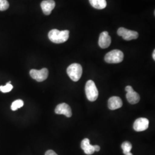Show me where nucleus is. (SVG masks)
Instances as JSON below:
<instances>
[{"label": "nucleus", "mask_w": 155, "mask_h": 155, "mask_svg": "<svg viewBox=\"0 0 155 155\" xmlns=\"http://www.w3.org/2000/svg\"><path fill=\"white\" fill-rule=\"evenodd\" d=\"M48 38L51 41L56 44L64 43L69 38V31L68 30L59 31L56 29H52L48 33Z\"/></svg>", "instance_id": "1"}, {"label": "nucleus", "mask_w": 155, "mask_h": 155, "mask_svg": "<svg viewBox=\"0 0 155 155\" xmlns=\"http://www.w3.org/2000/svg\"><path fill=\"white\" fill-rule=\"evenodd\" d=\"M82 67L81 64L78 63H73L68 67L67 73L70 79L74 82H77L82 75Z\"/></svg>", "instance_id": "2"}, {"label": "nucleus", "mask_w": 155, "mask_h": 155, "mask_svg": "<svg viewBox=\"0 0 155 155\" xmlns=\"http://www.w3.org/2000/svg\"><path fill=\"white\" fill-rule=\"evenodd\" d=\"M85 93L87 98L91 102L96 101L98 97V91L94 82L89 80L85 86Z\"/></svg>", "instance_id": "3"}, {"label": "nucleus", "mask_w": 155, "mask_h": 155, "mask_svg": "<svg viewBox=\"0 0 155 155\" xmlns=\"http://www.w3.org/2000/svg\"><path fill=\"white\" fill-rule=\"evenodd\" d=\"M124 59V54L121 51L114 50L107 53L105 56L106 62L110 64L119 63Z\"/></svg>", "instance_id": "4"}, {"label": "nucleus", "mask_w": 155, "mask_h": 155, "mask_svg": "<svg viewBox=\"0 0 155 155\" xmlns=\"http://www.w3.org/2000/svg\"><path fill=\"white\" fill-rule=\"evenodd\" d=\"M29 74L32 79L38 82H43L48 76V70L46 68H43L40 70L32 69L30 71Z\"/></svg>", "instance_id": "5"}, {"label": "nucleus", "mask_w": 155, "mask_h": 155, "mask_svg": "<svg viewBox=\"0 0 155 155\" xmlns=\"http://www.w3.org/2000/svg\"><path fill=\"white\" fill-rule=\"evenodd\" d=\"M117 34L118 36H122L123 39L127 41L137 39L139 37V33L136 31L129 30L123 27H121L118 29Z\"/></svg>", "instance_id": "6"}, {"label": "nucleus", "mask_w": 155, "mask_h": 155, "mask_svg": "<svg viewBox=\"0 0 155 155\" xmlns=\"http://www.w3.org/2000/svg\"><path fill=\"white\" fill-rule=\"evenodd\" d=\"M125 90L127 92L126 97L127 101L131 104H136L140 100L139 94L134 91L133 88L130 86H127L125 87Z\"/></svg>", "instance_id": "7"}, {"label": "nucleus", "mask_w": 155, "mask_h": 155, "mask_svg": "<svg viewBox=\"0 0 155 155\" xmlns=\"http://www.w3.org/2000/svg\"><path fill=\"white\" fill-rule=\"evenodd\" d=\"M149 120L146 118H139L133 124V129L137 132H142L149 127Z\"/></svg>", "instance_id": "8"}, {"label": "nucleus", "mask_w": 155, "mask_h": 155, "mask_svg": "<svg viewBox=\"0 0 155 155\" xmlns=\"http://www.w3.org/2000/svg\"><path fill=\"white\" fill-rule=\"evenodd\" d=\"M55 112L57 114H63L67 117H71L72 111L70 106L66 103H62L56 107Z\"/></svg>", "instance_id": "9"}, {"label": "nucleus", "mask_w": 155, "mask_h": 155, "mask_svg": "<svg viewBox=\"0 0 155 155\" xmlns=\"http://www.w3.org/2000/svg\"><path fill=\"white\" fill-rule=\"evenodd\" d=\"M41 8L45 15H50L55 7V2L54 0H45L41 3Z\"/></svg>", "instance_id": "10"}, {"label": "nucleus", "mask_w": 155, "mask_h": 155, "mask_svg": "<svg viewBox=\"0 0 155 155\" xmlns=\"http://www.w3.org/2000/svg\"><path fill=\"white\" fill-rule=\"evenodd\" d=\"M111 38L107 31L103 32L100 34L98 41V45L102 48H106L110 46L111 44Z\"/></svg>", "instance_id": "11"}, {"label": "nucleus", "mask_w": 155, "mask_h": 155, "mask_svg": "<svg viewBox=\"0 0 155 155\" xmlns=\"http://www.w3.org/2000/svg\"><path fill=\"white\" fill-rule=\"evenodd\" d=\"M122 106V100L118 97H112L108 100V107L111 110L118 109Z\"/></svg>", "instance_id": "12"}, {"label": "nucleus", "mask_w": 155, "mask_h": 155, "mask_svg": "<svg viewBox=\"0 0 155 155\" xmlns=\"http://www.w3.org/2000/svg\"><path fill=\"white\" fill-rule=\"evenodd\" d=\"M89 2L91 5L97 9H103L107 5L106 0H89Z\"/></svg>", "instance_id": "13"}, {"label": "nucleus", "mask_w": 155, "mask_h": 155, "mask_svg": "<svg viewBox=\"0 0 155 155\" xmlns=\"http://www.w3.org/2000/svg\"><path fill=\"white\" fill-rule=\"evenodd\" d=\"M121 148L123 150L124 154L125 155L127 153L130 152V150L132 148V145L128 141H125L121 145Z\"/></svg>", "instance_id": "14"}, {"label": "nucleus", "mask_w": 155, "mask_h": 155, "mask_svg": "<svg viewBox=\"0 0 155 155\" xmlns=\"http://www.w3.org/2000/svg\"><path fill=\"white\" fill-rule=\"evenodd\" d=\"M24 105V102L22 100H18L14 101L11 105V109L13 111L17 110L19 108H21Z\"/></svg>", "instance_id": "15"}, {"label": "nucleus", "mask_w": 155, "mask_h": 155, "mask_svg": "<svg viewBox=\"0 0 155 155\" xmlns=\"http://www.w3.org/2000/svg\"><path fill=\"white\" fill-rule=\"evenodd\" d=\"M13 89V86L11 84V82L6 83L5 86H1L0 91L2 93H8L11 91Z\"/></svg>", "instance_id": "16"}, {"label": "nucleus", "mask_w": 155, "mask_h": 155, "mask_svg": "<svg viewBox=\"0 0 155 155\" xmlns=\"http://www.w3.org/2000/svg\"><path fill=\"white\" fill-rule=\"evenodd\" d=\"M9 4L7 0H0V11H4L8 9Z\"/></svg>", "instance_id": "17"}, {"label": "nucleus", "mask_w": 155, "mask_h": 155, "mask_svg": "<svg viewBox=\"0 0 155 155\" xmlns=\"http://www.w3.org/2000/svg\"><path fill=\"white\" fill-rule=\"evenodd\" d=\"M84 153L86 154V155H92L95 152L94 150V146L90 144L89 146H87L84 150H83Z\"/></svg>", "instance_id": "18"}, {"label": "nucleus", "mask_w": 155, "mask_h": 155, "mask_svg": "<svg viewBox=\"0 0 155 155\" xmlns=\"http://www.w3.org/2000/svg\"><path fill=\"white\" fill-rule=\"evenodd\" d=\"M90 140L88 139H83V140L81 142V148L84 150L87 146L90 145Z\"/></svg>", "instance_id": "19"}, {"label": "nucleus", "mask_w": 155, "mask_h": 155, "mask_svg": "<svg viewBox=\"0 0 155 155\" xmlns=\"http://www.w3.org/2000/svg\"><path fill=\"white\" fill-rule=\"evenodd\" d=\"M45 155H58L56 154V153H55L54 150H47L46 152H45Z\"/></svg>", "instance_id": "20"}, {"label": "nucleus", "mask_w": 155, "mask_h": 155, "mask_svg": "<svg viewBox=\"0 0 155 155\" xmlns=\"http://www.w3.org/2000/svg\"><path fill=\"white\" fill-rule=\"evenodd\" d=\"M94 146V150L97 151V152H99L100 150V147L99 145H95Z\"/></svg>", "instance_id": "21"}, {"label": "nucleus", "mask_w": 155, "mask_h": 155, "mask_svg": "<svg viewBox=\"0 0 155 155\" xmlns=\"http://www.w3.org/2000/svg\"><path fill=\"white\" fill-rule=\"evenodd\" d=\"M152 57H153V60H155V50H154V51H153V52Z\"/></svg>", "instance_id": "22"}, {"label": "nucleus", "mask_w": 155, "mask_h": 155, "mask_svg": "<svg viewBox=\"0 0 155 155\" xmlns=\"http://www.w3.org/2000/svg\"><path fill=\"white\" fill-rule=\"evenodd\" d=\"M125 155H133L131 152H129V153H127V154H125Z\"/></svg>", "instance_id": "23"}]
</instances>
